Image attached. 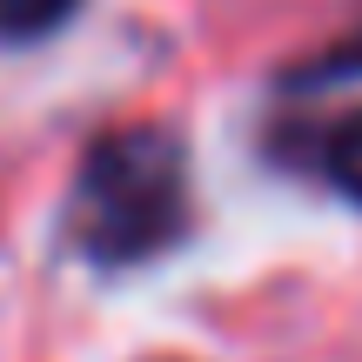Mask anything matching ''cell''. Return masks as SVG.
<instances>
[{"label": "cell", "mask_w": 362, "mask_h": 362, "mask_svg": "<svg viewBox=\"0 0 362 362\" xmlns=\"http://www.w3.org/2000/svg\"><path fill=\"white\" fill-rule=\"evenodd\" d=\"M188 228V155L168 128H115L88 148L67 235L88 262H148Z\"/></svg>", "instance_id": "1"}, {"label": "cell", "mask_w": 362, "mask_h": 362, "mask_svg": "<svg viewBox=\"0 0 362 362\" xmlns=\"http://www.w3.org/2000/svg\"><path fill=\"white\" fill-rule=\"evenodd\" d=\"M81 0H0V40H40L74 13Z\"/></svg>", "instance_id": "2"}, {"label": "cell", "mask_w": 362, "mask_h": 362, "mask_svg": "<svg viewBox=\"0 0 362 362\" xmlns=\"http://www.w3.org/2000/svg\"><path fill=\"white\" fill-rule=\"evenodd\" d=\"M329 181L349 202H362V107L349 121H336V134H329Z\"/></svg>", "instance_id": "3"}]
</instances>
